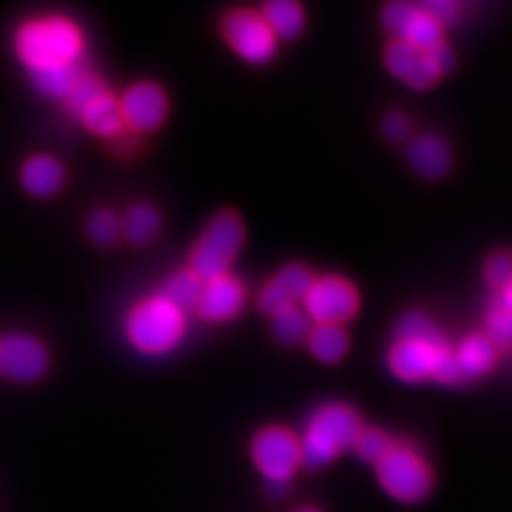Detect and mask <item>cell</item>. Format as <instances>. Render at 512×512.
<instances>
[{"mask_svg":"<svg viewBox=\"0 0 512 512\" xmlns=\"http://www.w3.org/2000/svg\"><path fill=\"white\" fill-rule=\"evenodd\" d=\"M397 342L389 353L391 372L403 382L435 378L442 384L463 380L456 357L435 323L420 311H410L395 329Z\"/></svg>","mask_w":512,"mask_h":512,"instance_id":"6da1fadb","label":"cell"},{"mask_svg":"<svg viewBox=\"0 0 512 512\" xmlns=\"http://www.w3.org/2000/svg\"><path fill=\"white\" fill-rule=\"evenodd\" d=\"M14 46L19 61L29 69V73L59 65H82L86 52V40L80 25L61 14L27 19L19 25Z\"/></svg>","mask_w":512,"mask_h":512,"instance_id":"7a4b0ae2","label":"cell"},{"mask_svg":"<svg viewBox=\"0 0 512 512\" xmlns=\"http://www.w3.org/2000/svg\"><path fill=\"white\" fill-rule=\"evenodd\" d=\"M186 334V313L162 294L141 300L126 319L129 344L148 357L167 355L179 348Z\"/></svg>","mask_w":512,"mask_h":512,"instance_id":"3957f363","label":"cell"},{"mask_svg":"<svg viewBox=\"0 0 512 512\" xmlns=\"http://www.w3.org/2000/svg\"><path fill=\"white\" fill-rule=\"evenodd\" d=\"M361 420L346 404H327L311 416L300 440V465L308 471L329 465L340 452L353 444L361 431Z\"/></svg>","mask_w":512,"mask_h":512,"instance_id":"277c9868","label":"cell"},{"mask_svg":"<svg viewBox=\"0 0 512 512\" xmlns=\"http://www.w3.org/2000/svg\"><path fill=\"white\" fill-rule=\"evenodd\" d=\"M245 241V228L236 213L222 211L207 224L190 253V270L202 281L228 274Z\"/></svg>","mask_w":512,"mask_h":512,"instance_id":"5b68a950","label":"cell"},{"mask_svg":"<svg viewBox=\"0 0 512 512\" xmlns=\"http://www.w3.org/2000/svg\"><path fill=\"white\" fill-rule=\"evenodd\" d=\"M376 469L382 488L401 503H418L433 488V471L412 446L393 444Z\"/></svg>","mask_w":512,"mask_h":512,"instance_id":"8992f818","label":"cell"},{"mask_svg":"<svg viewBox=\"0 0 512 512\" xmlns=\"http://www.w3.org/2000/svg\"><path fill=\"white\" fill-rule=\"evenodd\" d=\"M454 61V54L444 42L431 50H420L395 40L385 50V65L389 73L414 90H427L437 84L442 74L452 71Z\"/></svg>","mask_w":512,"mask_h":512,"instance_id":"52a82bcc","label":"cell"},{"mask_svg":"<svg viewBox=\"0 0 512 512\" xmlns=\"http://www.w3.org/2000/svg\"><path fill=\"white\" fill-rule=\"evenodd\" d=\"M253 461L270 484H289L300 465V440L289 429L266 427L253 440Z\"/></svg>","mask_w":512,"mask_h":512,"instance_id":"ba28073f","label":"cell"},{"mask_svg":"<svg viewBox=\"0 0 512 512\" xmlns=\"http://www.w3.org/2000/svg\"><path fill=\"white\" fill-rule=\"evenodd\" d=\"M222 33L232 50L249 63L264 65L277 52V38L264 18L251 10H234L222 21Z\"/></svg>","mask_w":512,"mask_h":512,"instance_id":"9c48e42d","label":"cell"},{"mask_svg":"<svg viewBox=\"0 0 512 512\" xmlns=\"http://www.w3.org/2000/svg\"><path fill=\"white\" fill-rule=\"evenodd\" d=\"M304 313L317 325H342L359 308V296L353 285L336 275L321 277L311 283L304 296Z\"/></svg>","mask_w":512,"mask_h":512,"instance_id":"30bf717a","label":"cell"},{"mask_svg":"<svg viewBox=\"0 0 512 512\" xmlns=\"http://www.w3.org/2000/svg\"><path fill=\"white\" fill-rule=\"evenodd\" d=\"M382 25L399 42L420 50H431L442 44V25L431 18L420 4L389 2L382 10Z\"/></svg>","mask_w":512,"mask_h":512,"instance_id":"8fae6325","label":"cell"},{"mask_svg":"<svg viewBox=\"0 0 512 512\" xmlns=\"http://www.w3.org/2000/svg\"><path fill=\"white\" fill-rule=\"evenodd\" d=\"M50 366L48 349L29 334H8L0 340V374L12 382L31 384Z\"/></svg>","mask_w":512,"mask_h":512,"instance_id":"7c38bea8","label":"cell"},{"mask_svg":"<svg viewBox=\"0 0 512 512\" xmlns=\"http://www.w3.org/2000/svg\"><path fill=\"white\" fill-rule=\"evenodd\" d=\"M118 103L124 126L139 133L160 128L169 109L164 90L152 82L133 84Z\"/></svg>","mask_w":512,"mask_h":512,"instance_id":"4fadbf2b","label":"cell"},{"mask_svg":"<svg viewBox=\"0 0 512 512\" xmlns=\"http://www.w3.org/2000/svg\"><path fill=\"white\" fill-rule=\"evenodd\" d=\"M311 283L313 277L308 268L300 264H289L260 291L258 308L268 315L293 308L298 300H304V296L310 291Z\"/></svg>","mask_w":512,"mask_h":512,"instance_id":"5bb4252c","label":"cell"},{"mask_svg":"<svg viewBox=\"0 0 512 512\" xmlns=\"http://www.w3.org/2000/svg\"><path fill=\"white\" fill-rule=\"evenodd\" d=\"M245 304V287L234 275L224 274L203 281V291L196 310L203 319L222 323L238 315Z\"/></svg>","mask_w":512,"mask_h":512,"instance_id":"9a60e30c","label":"cell"},{"mask_svg":"<svg viewBox=\"0 0 512 512\" xmlns=\"http://www.w3.org/2000/svg\"><path fill=\"white\" fill-rule=\"evenodd\" d=\"M65 183V169L48 154L31 156L21 167V184L35 198H50Z\"/></svg>","mask_w":512,"mask_h":512,"instance_id":"2e32d148","label":"cell"},{"mask_svg":"<svg viewBox=\"0 0 512 512\" xmlns=\"http://www.w3.org/2000/svg\"><path fill=\"white\" fill-rule=\"evenodd\" d=\"M406 158L414 167V171L425 179H439L452 164L450 150L444 145V141L435 135L414 137L406 148Z\"/></svg>","mask_w":512,"mask_h":512,"instance_id":"e0dca14e","label":"cell"},{"mask_svg":"<svg viewBox=\"0 0 512 512\" xmlns=\"http://www.w3.org/2000/svg\"><path fill=\"white\" fill-rule=\"evenodd\" d=\"M78 118L95 135L109 139H116L124 129L120 103L110 92L101 93L97 99H93L92 103L78 114Z\"/></svg>","mask_w":512,"mask_h":512,"instance_id":"ac0fdd59","label":"cell"},{"mask_svg":"<svg viewBox=\"0 0 512 512\" xmlns=\"http://www.w3.org/2000/svg\"><path fill=\"white\" fill-rule=\"evenodd\" d=\"M454 357L463 378L482 376L494 368V344L484 334H471L463 340Z\"/></svg>","mask_w":512,"mask_h":512,"instance_id":"d6986e66","label":"cell"},{"mask_svg":"<svg viewBox=\"0 0 512 512\" xmlns=\"http://www.w3.org/2000/svg\"><path fill=\"white\" fill-rule=\"evenodd\" d=\"M275 38L293 40L304 29V12L294 0H270L260 14Z\"/></svg>","mask_w":512,"mask_h":512,"instance_id":"ffe728a7","label":"cell"},{"mask_svg":"<svg viewBox=\"0 0 512 512\" xmlns=\"http://www.w3.org/2000/svg\"><path fill=\"white\" fill-rule=\"evenodd\" d=\"M86 73L82 65H59L31 71V82L46 97L63 99L71 93L80 76Z\"/></svg>","mask_w":512,"mask_h":512,"instance_id":"44dd1931","label":"cell"},{"mask_svg":"<svg viewBox=\"0 0 512 512\" xmlns=\"http://www.w3.org/2000/svg\"><path fill=\"white\" fill-rule=\"evenodd\" d=\"M311 353L325 365L344 359L348 351V334L338 325H317L308 334Z\"/></svg>","mask_w":512,"mask_h":512,"instance_id":"7402d4cb","label":"cell"},{"mask_svg":"<svg viewBox=\"0 0 512 512\" xmlns=\"http://www.w3.org/2000/svg\"><path fill=\"white\" fill-rule=\"evenodd\" d=\"M160 224L162 220L154 207L147 203H135L133 207H129L122 220V234L133 245H145L158 236Z\"/></svg>","mask_w":512,"mask_h":512,"instance_id":"603a6c76","label":"cell"},{"mask_svg":"<svg viewBox=\"0 0 512 512\" xmlns=\"http://www.w3.org/2000/svg\"><path fill=\"white\" fill-rule=\"evenodd\" d=\"M203 281L192 270H183L171 275L164 285L165 300H169L175 308L186 311L198 306V300L202 296Z\"/></svg>","mask_w":512,"mask_h":512,"instance_id":"cb8c5ba5","label":"cell"},{"mask_svg":"<svg viewBox=\"0 0 512 512\" xmlns=\"http://www.w3.org/2000/svg\"><path fill=\"white\" fill-rule=\"evenodd\" d=\"M272 330H274L275 340L285 344V346H294L308 338L310 334V319L302 310L296 306L281 310L272 315Z\"/></svg>","mask_w":512,"mask_h":512,"instance_id":"d4e9b609","label":"cell"},{"mask_svg":"<svg viewBox=\"0 0 512 512\" xmlns=\"http://www.w3.org/2000/svg\"><path fill=\"white\" fill-rule=\"evenodd\" d=\"M88 236L99 247H110L122 236V220L110 209H97L88 219Z\"/></svg>","mask_w":512,"mask_h":512,"instance_id":"484cf974","label":"cell"},{"mask_svg":"<svg viewBox=\"0 0 512 512\" xmlns=\"http://www.w3.org/2000/svg\"><path fill=\"white\" fill-rule=\"evenodd\" d=\"M391 446L393 442L380 429H361L351 444L355 454L368 463H378Z\"/></svg>","mask_w":512,"mask_h":512,"instance_id":"4316f807","label":"cell"},{"mask_svg":"<svg viewBox=\"0 0 512 512\" xmlns=\"http://www.w3.org/2000/svg\"><path fill=\"white\" fill-rule=\"evenodd\" d=\"M105 92H109V88L105 86V82L99 76L84 73L80 76V80L74 84L71 93L65 97L67 109L78 116L84 107H88L93 99H97L101 93Z\"/></svg>","mask_w":512,"mask_h":512,"instance_id":"83f0119b","label":"cell"},{"mask_svg":"<svg viewBox=\"0 0 512 512\" xmlns=\"http://www.w3.org/2000/svg\"><path fill=\"white\" fill-rule=\"evenodd\" d=\"M484 336L494 344V348H512V313L505 310L499 304V300L495 302L494 308L488 315Z\"/></svg>","mask_w":512,"mask_h":512,"instance_id":"f1b7e54d","label":"cell"},{"mask_svg":"<svg viewBox=\"0 0 512 512\" xmlns=\"http://www.w3.org/2000/svg\"><path fill=\"white\" fill-rule=\"evenodd\" d=\"M484 277L492 289L503 293L512 281V253L497 251L490 256L484 268Z\"/></svg>","mask_w":512,"mask_h":512,"instance_id":"f546056e","label":"cell"},{"mask_svg":"<svg viewBox=\"0 0 512 512\" xmlns=\"http://www.w3.org/2000/svg\"><path fill=\"white\" fill-rule=\"evenodd\" d=\"M420 6L431 18L437 19L440 25L452 23L458 18L459 4L454 0H427L420 2Z\"/></svg>","mask_w":512,"mask_h":512,"instance_id":"4dcf8cb0","label":"cell"},{"mask_svg":"<svg viewBox=\"0 0 512 512\" xmlns=\"http://www.w3.org/2000/svg\"><path fill=\"white\" fill-rule=\"evenodd\" d=\"M384 135L393 141V143H403L404 139L410 135V122L401 112H391L387 114L384 120Z\"/></svg>","mask_w":512,"mask_h":512,"instance_id":"1f68e13d","label":"cell"},{"mask_svg":"<svg viewBox=\"0 0 512 512\" xmlns=\"http://www.w3.org/2000/svg\"><path fill=\"white\" fill-rule=\"evenodd\" d=\"M499 304H501L505 310L511 311L512 313V281L509 283V287H507V289L501 293Z\"/></svg>","mask_w":512,"mask_h":512,"instance_id":"d6a6232c","label":"cell"},{"mask_svg":"<svg viewBox=\"0 0 512 512\" xmlns=\"http://www.w3.org/2000/svg\"><path fill=\"white\" fill-rule=\"evenodd\" d=\"M296 512H321L317 507H302V509H298Z\"/></svg>","mask_w":512,"mask_h":512,"instance_id":"836d02e7","label":"cell"}]
</instances>
